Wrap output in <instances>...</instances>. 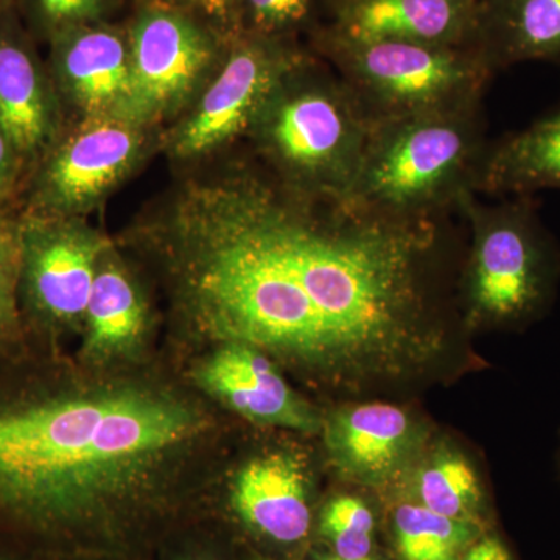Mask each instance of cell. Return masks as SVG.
I'll return each mask as SVG.
<instances>
[{
    "label": "cell",
    "instance_id": "6da1fadb",
    "mask_svg": "<svg viewBox=\"0 0 560 560\" xmlns=\"http://www.w3.org/2000/svg\"><path fill=\"white\" fill-rule=\"evenodd\" d=\"M191 307L221 337L360 388L447 341L438 261L448 219L397 220L241 165L167 210Z\"/></svg>",
    "mask_w": 560,
    "mask_h": 560
},
{
    "label": "cell",
    "instance_id": "7a4b0ae2",
    "mask_svg": "<svg viewBox=\"0 0 560 560\" xmlns=\"http://www.w3.org/2000/svg\"><path fill=\"white\" fill-rule=\"evenodd\" d=\"M195 423L175 401L139 390L0 405V504L65 517L149 469Z\"/></svg>",
    "mask_w": 560,
    "mask_h": 560
},
{
    "label": "cell",
    "instance_id": "3957f363",
    "mask_svg": "<svg viewBox=\"0 0 560 560\" xmlns=\"http://www.w3.org/2000/svg\"><path fill=\"white\" fill-rule=\"evenodd\" d=\"M489 142L482 103L375 121L346 198L390 219H445L477 194Z\"/></svg>",
    "mask_w": 560,
    "mask_h": 560
},
{
    "label": "cell",
    "instance_id": "277c9868",
    "mask_svg": "<svg viewBox=\"0 0 560 560\" xmlns=\"http://www.w3.org/2000/svg\"><path fill=\"white\" fill-rule=\"evenodd\" d=\"M371 128L337 70L307 54L280 80L248 136L278 178L298 189L346 197Z\"/></svg>",
    "mask_w": 560,
    "mask_h": 560
},
{
    "label": "cell",
    "instance_id": "5b68a950",
    "mask_svg": "<svg viewBox=\"0 0 560 560\" xmlns=\"http://www.w3.org/2000/svg\"><path fill=\"white\" fill-rule=\"evenodd\" d=\"M313 50L337 70L372 124L477 105L495 75L475 46L355 40L319 25Z\"/></svg>",
    "mask_w": 560,
    "mask_h": 560
},
{
    "label": "cell",
    "instance_id": "8992f818",
    "mask_svg": "<svg viewBox=\"0 0 560 560\" xmlns=\"http://www.w3.org/2000/svg\"><path fill=\"white\" fill-rule=\"evenodd\" d=\"M458 212L474 235L467 279L471 313L497 326L537 318L555 293L560 257L534 195L485 205L469 194Z\"/></svg>",
    "mask_w": 560,
    "mask_h": 560
},
{
    "label": "cell",
    "instance_id": "52a82bcc",
    "mask_svg": "<svg viewBox=\"0 0 560 560\" xmlns=\"http://www.w3.org/2000/svg\"><path fill=\"white\" fill-rule=\"evenodd\" d=\"M131 95L124 119L145 125L189 97L232 40L175 0H147L127 32Z\"/></svg>",
    "mask_w": 560,
    "mask_h": 560
},
{
    "label": "cell",
    "instance_id": "ba28073f",
    "mask_svg": "<svg viewBox=\"0 0 560 560\" xmlns=\"http://www.w3.org/2000/svg\"><path fill=\"white\" fill-rule=\"evenodd\" d=\"M305 55L293 38L243 32L230 44L197 108L173 136V153L200 156L248 136L280 80Z\"/></svg>",
    "mask_w": 560,
    "mask_h": 560
},
{
    "label": "cell",
    "instance_id": "9c48e42d",
    "mask_svg": "<svg viewBox=\"0 0 560 560\" xmlns=\"http://www.w3.org/2000/svg\"><path fill=\"white\" fill-rule=\"evenodd\" d=\"M142 125L124 117H90L58 138L36 162L25 213L75 217L97 205L139 160Z\"/></svg>",
    "mask_w": 560,
    "mask_h": 560
},
{
    "label": "cell",
    "instance_id": "30bf717a",
    "mask_svg": "<svg viewBox=\"0 0 560 560\" xmlns=\"http://www.w3.org/2000/svg\"><path fill=\"white\" fill-rule=\"evenodd\" d=\"M103 245L75 217H21L20 294L47 323L86 313Z\"/></svg>",
    "mask_w": 560,
    "mask_h": 560
},
{
    "label": "cell",
    "instance_id": "8fae6325",
    "mask_svg": "<svg viewBox=\"0 0 560 560\" xmlns=\"http://www.w3.org/2000/svg\"><path fill=\"white\" fill-rule=\"evenodd\" d=\"M58 94L90 117H124L131 95L127 33L101 22L73 25L49 40Z\"/></svg>",
    "mask_w": 560,
    "mask_h": 560
},
{
    "label": "cell",
    "instance_id": "7c38bea8",
    "mask_svg": "<svg viewBox=\"0 0 560 560\" xmlns=\"http://www.w3.org/2000/svg\"><path fill=\"white\" fill-rule=\"evenodd\" d=\"M0 127L25 168L60 136L58 92L13 9L0 10Z\"/></svg>",
    "mask_w": 560,
    "mask_h": 560
},
{
    "label": "cell",
    "instance_id": "4fadbf2b",
    "mask_svg": "<svg viewBox=\"0 0 560 560\" xmlns=\"http://www.w3.org/2000/svg\"><path fill=\"white\" fill-rule=\"evenodd\" d=\"M478 0H337L323 27L341 38L474 46Z\"/></svg>",
    "mask_w": 560,
    "mask_h": 560
},
{
    "label": "cell",
    "instance_id": "5bb4252c",
    "mask_svg": "<svg viewBox=\"0 0 560 560\" xmlns=\"http://www.w3.org/2000/svg\"><path fill=\"white\" fill-rule=\"evenodd\" d=\"M201 382L250 420L315 433L319 419L260 350L231 342L208 361Z\"/></svg>",
    "mask_w": 560,
    "mask_h": 560
},
{
    "label": "cell",
    "instance_id": "9a60e30c",
    "mask_svg": "<svg viewBox=\"0 0 560 560\" xmlns=\"http://www.w3.org/2000/svg\"><path fill=\"white\" fill-rule=\"evenodd\" d=\"M232 501L238 517L265 539L293 545L308 536L307 475L296 456L271 453L250 460L235 480Z\"/></svg>",
    "mask_w": 560,
    "mask_h": 560
},
{
    "label": "cell",
    "instance_id": "2e32d148",
    "mask_svg": "<svg viewBox=\"0 0 560 560\" xmlns=\"http://www.w3.org/2000/svg\"><path fill=\"white\" fill-rule=\"evenodd\" d=\"M326 442L335 466L352 480L378 485L388 480L410 452L412 423L389 404H363L331 416Z\"/></svg>",
    "mask_w": 560,
    "mask_h": 560
},
{
    "label": "cell",
    "instance_id": "e0dca14e",
    "mask_svg": "<svg viewBox=\"0 0 560 560\" xmlns=\"http://www.w3.org/2000/svg\"><path fill=\"white\" fill-rule=\"evenodd\" d=\"M474 46L495 73L529 61L560 65V0H478Z\"/></svg>",
    "mask_w": 560,
    "mask_h": 560
},
{
    "label": "cell",
    "instance_id": "ac0fdd59",
    "mask_svg": "<svg viewBox=\"0 0 560 560\" xmlns=\"http://www.w3.org/2000/svg\"><path fill=\"white\" fill-rule=\"evenodd\" d=\"M560 190V102L522 130L490 139L477 195L518 197Z\"/></svg>",
    "mask_w": 560,
    "mask_h": 560
},
{
    "label": "cell",
    "instance_id": "d6986e66",
    "mask_svg": "<svg viewBox=\"0 0 560 560\" xmlns=\"http://www.w3.org/2000/svg\"><path fill=\"white\" fill-rule=\"evenodd\" d=\"M390 528L400 560H459L488 533L481 523L445 517L418 501L399 504Z\"/></svg>",
    "mask_w": 560,
    "mask_h": 560
},
{
    "label": "cell",
    "instance_id": "ffe728a7",
    "mask_svg": "<svg viewBox=\"0 0 560 560\" xmlns=\"http://www.w3.org/2000/svg\"><path fill=\"white\" fill-rule=\"evenodd\" d=\"M90 348H127L142 334L145 305L120 268L108 265L97 271L86 313Z\"/></svg>",
    "mask_w": 560,
    "mask_h": 560
},
{
    "label": "cell",
    "instance_id": "44dd1931",
    "mask_svg": "<svg viewBox=\"0 0 560 560\" xmlns=\"http://www.w3.org/2000/svg\"><path fill=\"white\" fill-rule=\"evenodd\" d=\"M416 492L418 503L430 511L486 525L480 480L470 464L459 456L445 455L429 464L419 474Z\"/></svg>",
    "mask_w": 560,
    "mask_h": 560
},
{
    "label": "cell",
    "instance_id": "7402d4cb",
    "mask_svg": "<svg viewBox=\"0 0 560 560\" xmlns=\"http://www.w3.org/2000/svg\"><path fill=\"white\" fill-rule=\"evenodd\" d=\"M320 536L331 555L360 560L374 556L375 515L359 497L340 495L324 506L319 517Z\"/></svg>",
    "mask_w": 560,
    "mask_h": 560
},
{
    "label": "cell",
    "instance_id": "603a6c76",
    "mask_svg": "<svg viewBox=\"0 0 560 560\" xmlns=\"http://www.w3.org/2000/svg\"><path fill=\"white\" fill-rule=\"evenodd\" d=\"M33 32L47 40L73 25L98 22L110 0H16Z\"/></svg>",
    "mask_w": 560,
    "mask_h": 560
},
{
    "label": "cell",
    "instance_id": "cb8c5ba5",
    "mask_svg": "<svg viewBox=\"0 0 560 560\" xmlns=\"http://www.w3.org/2000/svg\"><path fill=\"white\" fill-rule=\"evenodd\" d=\"M315 0H243V28L271 38H293L312 20Z\"/></svg>",
    "mask_w": 560,
    "mask_h": 560
},
{
    "label": "cell",
    "instance_id": "d4e9b609",
    "mask_svg": "<svg viewBox=\"0 0 560 560\" xmlns=\"http://www.w3.org/2000/svg\"><path fill=\"white\" fill-rule=\"evenodd\" d=\"M21 219L0 213V338L20 320Z\"/></svg>",
    "mask_w": 560,
    "mask_h": 560
},
{
    "label": "cell",
    "instance_id": "484cf974",
    "mask_svg": "<svg viewBox=\"0 0 560 560\" xmlns=\"http://www.w3.org/2000/svg\"><path fill=\"white\" fill-rule=\"evenodd\" d=\"M195 16L212 22V28L223 38L234 40L243 28V0H175Z\"/></svg>",
    "mask_w": 560,
    "mask_h": 560
},
{
    "label": "cell",
    "instance_id": "4316f807",
    "mask_svg": "<svg viewBox=\"0 0 560 560\" xmlns=\"http://www.w3.org/2000/svg\"><path fill=\"white\" fill-rule=\"evenodd\" d=\"M24 172V161L0 127V213L5 212V206L13 200Z\"/></svg>",
    "mask_w": 560,
    "mask_h": 560
},
{
    "label": "cell",
    "instance_id": "83f0119b",
    "mask_svg": "<svg viewBox=\"0 0 560 560\" xmlns=\"http://www.w3.org/2000/svg\"><path fill=\"white\" fill-rule=\"evenodd\" d=\"M459 560H517L499 534L486 533Z\"/></svg>",
    "mask_w": 560,
    "mask_h": 560
},
{
    "label": "cell",
    "instance_id": "f1b7e54d",
    "mask_svg": "<svg viewBox=\"0 0 560 560\" xmlns=\"http://www.w3.org/2000/svg\"><path fill=\"white\" fill-rule=\"evenodd\" d=\"M316 560H348V559L338 558V556L331 555V552H329V555L318 556V558H316ZM360 560H381V559L375 558V556H371V558L360 559Z\"/></svg>",
    "mask_w": 560,
    "mask_h": 560
},
{
    "label": "cell",
    "instance_id": "f546056e",
    "mask_svg": "<svg viewBox=\"0 0 560 560\" xmlns=\"http://www.w3.org/2000/svg\"><path fill=\"white\" fill-rule=\"evenodd\" d=\"M16 5V0H0V10L13 9Z\"/></svg>",
    "mask_w": 560,
    "mask_h": 560
},
{
    "label": "cell",
    "instance_id": "4dcf8cb0",
    "mask_svg": "<svg viewBox=\"0 0 560 560\" xmlns=\"http://www.w3.org/2000/svg\"><path fill=\"white\" fill-rule=\"evenodd\" d=\"M335 2H337V0H323L324 5H326L327 13H329V10L334 7Z\"/></svg>",
    "mask_w": 560,
    "mask_h": 560
},
{
    "label": "cell",
    "instance_id": "1f68e13d",
    "mask_svg": "<svg viewBox=\"0 0 560 560\" xmlns=\"http://www.w3.org/2000/svg\"><path fill=\"white\" fill-rule=\"evenodd\" d=\"M260 560H268V559H260Z\"/></svg>",
    "mask_w": 560,
    "mask_h": 560
}]
</instances>
